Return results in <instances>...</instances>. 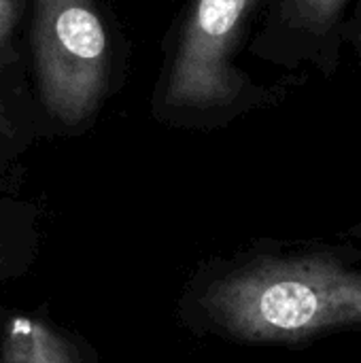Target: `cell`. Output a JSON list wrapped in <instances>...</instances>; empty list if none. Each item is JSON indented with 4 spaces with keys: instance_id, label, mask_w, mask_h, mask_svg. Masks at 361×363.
I'll return each instance as SVG.
<instances>
[{
    "instance_id": "cell-4",
    "label": "cell",
    "mask_w": 361,
    "mask_h": 363,
    "mask_svg": "<svg viewBox=\"0 0 361 363\" xmlns=\"http://www.w3.org/2000/svg\"><path fill=\"white\" fill-rule=\"evenodd\" d=\"M347 0H279V19L287 34L300 38L309 49L334 47V34Z\"/></svg>"
},
{
    "instance_id": "cell-8",
    "label": "cell",
    "mask_w": 361,
    "mask_h": 363,
    "mask_svg": "<svg viewBox=\"0 0 361 363\" xmlns=\"http://www.w3.org/2000/svg\"><path fill=\"white\" fill-rule=\"evenodd\" d=\"M349 234H351V236H355V238H361V223H357L355 228H351V230H349Z\"/></svg>"
},
{
    "instance_id": "cell-2",
    "label": "cell",
    "mask_w": 361,
    "mask_h": 363,
    "mask_svg": "<svg viewBox=\"0 0 361 363\" xmlns=\"http://www.w3.org/2000/svg\"><path fill=\"white\" fill-rule=\"evenodd\" d=\"M34 62L47 111L85 121L109 85V34L94 0H36Z\"/></svg>"
},
{
    "instance_id": "cell-1",
    "label": "cell",
    "mask_w": 361,
    "mask_h": 363,
    "mask_svg": "<svg viewBox=\"0 0 361 363\" xmlns=\"http://www.w3.org/2000/svg\"><path fill=\"white\" fill-rule=\"evenodd\" d=\"M204 306L236 338L304 340L361 325V270L326 255L262 259L217 281Z\"/></svg>"
},
{
    "instance_id": "cell-9",
    "label": "cell",
    "mask_w": 361,
    "mask_h": 363,
    "mask_svg": "<svg viewBox=\"0 0 361 363\" xmlns=\"http://www.w3.org/2000/svg\"><path fill=\"white\" fill-rule=\"evenodd\" d=\"M360 51H361V34H360Z\"/></svg>"
},
{
    "instance_id": "cell-7",
    "label": "cell",
    "mask_w": 361,
    "mask_h": 363,
    "mask_svg": "<svg viewBox=\"0 0 361 363\" xmlns=\"http://www.w3.org/2000/svg\"><path fill=\"white\" fill-rule=\"evenodd\" d=\"M6 130H9V121H6V117H4V113L0 108V134H4Z\"/></svg>"
},
{
    "instance_id": "cell-3",
    "label": "cell",
    "mask_w": 361,
    "mask_h": 363,
    "mask_svg": "<svg viewBox=\"0 0 361 363\" xmlns=\"http://www.w3.org/2000/svg\"><path fill=\"white\" fill-rule=\"evenodd\" d=\"M257 0H194L166 81L172 108H219L236 102L245 79L232 53Z\"/></svg>"
},
{
    "instance_id": "cell-5",
    "label": "cell",
    "mask_w": 361,
    "mask_h": 363,
    "mask_svg": "<svg viewBox=\"0 0 361 363\" xmlns=\"http://www.w3.org/2000/svg\"><path fill=\"white\" fill-rule=\"evenodd\" d=\"M0 363H74L70 347L47 325L13 319L2 342Z\"/></svg>"
},
{
    "instance_id": "cell-6",
    "label": "cell",
    "mask_w": 361,
    "mask_h": 363,
    "mask_svg": "<svg viewBox=\"0 0 361 363\" xmlns=\"http://www.w3.org/2000/svg\"><path fill=\"white\" fill-rule=\"evenodd\" d=\"M23 0H0V51H4L13 28L21 15Z\"/></svg>"
}]
</instances>
